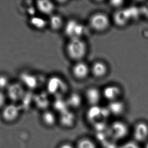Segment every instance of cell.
Returning a JSON list of instances; mask_svg holds the SVG:
<instances>
[{
    "label": "cell",
    "mask_w": 148,
    "mask_h": 148,
    "mask_svg": "<svg viewBox=\"0 0 148 148\" xmlns=\"http://www.w3.org/2000/svg\"><path fill=\"white\" fill-rule=\"evenodd\" d=\"M30 23L34 28L41 30L48 25V22L41 16L34 15L30 18Z\"/></svg>",
    "instance_id": "21"
},
{
    "label": "cell",
    "mask_w": 148,
    "mask_h": 148,
    "mask_svg": "<svg viewBox=\"0 0 148 148\" xmlns=\"http://www.w3.org/2000/svg\"><path fill=\"white\" fill-rule=\"evenodd\" d=\"M90 68L88 64L84 62H76L72 68V73L74 78L78 80H83L88 76Z\"/></svg>",
    "instance_id": "7"
},
{
    "label": "cell",
    "mask_w": 148,
    "mask_h": 148,
    "mask_svg": "<svg viewBox=\"0 0 148 148\" xmlns=\"http://www.w3.org/2000/svg\"><path fill=\"white\" fill-rule=\"evenodd\" d=\"M75 146L76 148H98L97 143L92 138L88 137L80 138Z\"/></svg>",
    "instance_id": "23"
},
{
    "label": "cell",
    "mask_w": 148,
    "mask_h": 148,
    "mask_svg": "<svg viewBox=\"0 0 148 148\" xmlns=\"http://www.w3.org/2000/svg\"><path fill=\"white\" fill-rule=\"evenodd\" d=\"M64 32L70 40L82 38L85 32V27L77 20L71 19L65 24Z\"/></svg>",
    "instance_id": "5"
},
{
    "label": "cell",
    "mask_w": 148,
    "mask_h": 148,
    "mask_svg": "<svg viewBox=\"0 0 148 148\" xmlns=\"http://www.w3.org/2000/svg\"><path fill=\"white\" fill-rule=\"evenodd\" d=\"M107 132L110 139L117 142L124 140L128 136L130 129L125 122L116 120L108 125Z\"/></svg>",
    "instance_id": "3"
},
{
    "label": "cell",
    "mask_w": 148,
    "mask_h": 148,
    "mask_svg": "<svg viewBox=\"0 0 148 148\" xmlns=\"http://www.w3.org/2000/svg\"><path fill=\"white\" fill-rule=\"evenodd\" d=\"M48 25L52 30L57 31L64 26V21L61 16L57 14H53L49 16L48 21Z\"/></svg>",
    "instance_id": "19"
},
{
    "label": "cell",
    "mask_w": 148,
    "mask_h": 148,
    "mask_svg": "<svg viewBox=\"0 0 148 148\" xmlns=\"http://www.w3.org/2000/svg\"><path fill=\"white\" fill-rule=\"evenodd\" d=\"M122 90L117 85L111 84L105 87L102 91V96L109 102L120 100L122 95Z\"/></svg>",
    "instance_id": "8"
},
{
    "label": "cell",
    "mask_w": 148,
    "mask_h": 148,
    "mask_svg": "<svg viewBox=\"0 0 148 148\" xmlns=\"http://www.w3.org/2000/svg\"><path fill=\"white\" fill-rule=\"evenodd\" d=\"M118 148H141L138 143L134 140H129L124 142L119 146Z\"/></svg>",
    "instance_id": "25"
},
{
    "label": "cell",
    "mask_w": 148,
    "mask_h": 148,
    "mask_svg": "<svg viewBox=\"0 0 148 148\" xmlns=\"http://www.w3.org/2000/svg\"><path fill=\"white\" fill-rule=\"evenodd\" d=\"M130 20L125 10H118L114 13L113 21L117 26L122 27L126 25Z\"/></svg>",
    "instance_id": "15"
},
{
    "label": "cell",
    "mask_w": 148,
    "mask_h": 148,
    "mask_svg": "<svg viewBox=\"0 0 148 148\" xmlns=\"http://www.w3.org/2000/svg\"><path fill=\"white\" fill-rule=\"evenodd\" d=\"M41 119L43 124L47 127L54 126L58 121L56 114L52 111L48 110L44 111Z\"/></svg>",
    "instance_id": "17"
},
{
    "label": "cell",
    "mask_w": 148,
    "mask_h": 148,
    "mask_svg": "<svg viewBox=\"0 0 148 148\" xmlns=\"http://www.w3.org/2000/svg\"><path fill=\"white\" fill-rule=\"evenodd\" d=\"M145 148H148V140L146 144V146L145 147Z\"/></svg>",
    "instance_id": "31"
},
{
    "label": "cell",
    "mask_w": 148,
    "mask_h": 148,
    "mask_svg": "<svg viewBox=\"0 0 148 148\" xmlns=\"http://www.w3.org/2000/svg\"><path fill=\"white\" fill-rule=\"evenodd\" d=\"M140 9L141 15L148 19V2L143 4Z\"/></svg>",
    "instance_id": "26"
},
{
    "label": "cell",
    "mask_w": 148,
    "mask_h": 148,
    "mask_svg": "<svg viewBox=\"0 0 148 148\" xmlns=\"http://www.w3.org/2000/svg\"><path fill=\"white\" fill-rule=\"evenodd\" d=\"M36 9L41 14L50 16L54 14L55 6L51 1H38L36 3Z\"/></svg>",
    "instance_id": "11"
},
{
    "label": "cell",
    "mask_w": 148,
    "mask_h": 148,
    "mask_svg": "<svg viewBox=\"0 0 148 148\" xmlns=\"http://www.w3.org/2000/svg\"><path fill=\"white\" fill-rule=\"evenodd\" d=\"M90 72L95 77L103 78L108 73V66L103 61H96L93 63L90 68Z\"/></svg>",
    "instance_id": "12"
},
{
    "label": "cell",
    "mask_w": 148,
    "mask_h": 148,
    "mask_svg": "<svg viewBox=\"0 0 148 148\" xmlns=\"http://www.w3.org/2000/svg\"><path fill=\"white\" fill-rule=\"evenodd\" d=\"M106 146L104 147V148H118L119 146H117L116 142L111 140L110 142L106 141Z\"/></svg>",
    "instance_id": "27"
},
{
    "label": "cell",
    "mask_w": 148,
    "mask_h": 148,
    "mask_svg": "<svg viewBox=\"0 0 148 148\" xmlns=\"http://www.w3.org/2000/svg\"><path fill=\"white\" fill-rule=\"evenodd\" d=\"M20 114V109L15 105H9L4 108L2 116L7 122H14L18 118Z\"/></svg>",
    "instance_id": "10"
},
{
    "label": "cell",
    "mask_w": 148,
    "mask_h": 148,
    "mask_svg": "<svg viewBox=\"0 0 148 148\" xmlns=\"http://www.w3.org/2000/svg\"><path fill=\"white\" fill-rule=\"evenodd\" d=\"M58 148H76L75 146L71 144L70 143H63L60 145Z\"/></svg>",
    "instance_id": "28"
},
{
    "label": "cell",
    "mask_w": 148,
    "mask_h": 148,
    "mask_svg": "<svg viewBox=\"0 0 148 148\" xmlns=\"http://www.w3.org/2000/svg\"><path fill=\"white\" fill-rule=\"evenodd\" d=\"M122 1H111L110 2V5L113 7H119L122 5Z\"/></svg>",
    "instance_id": "29"
},
{
    "label": "cell",
    "mask_w": 148,
    "mask_h": 148,
    "mask_svg": "<svg viewBox=\"0 0 148 148\" xmlns=\"http://www.w3.org/2000/svg\"><path fill=\"white\" fill-rule=\"evenodd\" d=\"M66 51L69 58L76 62L81 61L86 55L88 47L82 38L69 40L66 45Z\"/></svg>",
    "instance_id": "1"
},
{
    "label": "cell",
    "mask_w": 148,
    "mask_h": 148,
    "mask_svg": "<svg viewBox=\"0 0 148 148\" xmlns=\"http://www.w3.org/2000/svg\"><path fill=\"white\" fill-rule=\"evenodd\" d=\"M107 108L110 114L115 116H119L122 115L125 111V105L121 100H118L109 102Z\"/></svg>",
    "instance_id": "14"
},
{
    "label": "cell",
    "mask_w": 148,
    "mask_h": 148,
    "mask_svg": "<svg viewBox=\"0 0 148 148\" xmlns=\"http://www.w3.org/2000/svg\"><path fill=\"white\" fill-rule=\"evenodd\" d=\"M89 25L95 32H104L107 30L110 26V18L104 13H96L93 14L90 18Z\"/></svg>",
    "instance_id": "4"
},
{
    "label": "cell",
    "mask_w": 148,
    "mask_h": 148,
    "mask_svg": "<svg viewBox=\"0 0 148 148\" xmlns=\"http://www.w3.org/2000/svg\"><path fill=\"white\" fill-rule=\"evenodd\" d=\"M53 107L59 114L68 110V104L66 100H64L63 97L55 98L53 103Z\"/></svg>",
    "instance_id": "24"
},
{
    "label": "cell",
    "mask_w": 148,
    "mask_h": 148,
    "mask_svg": "<svg viewBox=\"0 0 148 148\" xmlns=\"http://www.w3.org/2000/svg\"><path fill=\"white\" fill-rule=\"evenodd\" d=\"M47 90L49 95L55 97L62 98L68 90V86L64 79L59 76H52L47 83Z\"/></svg>",
    "instance_id": "2"
},
{
    "label": "cell",
    "mask_w": 148,
    "mask_h": 148,
    "mask_svg": "<svg viewBox=\"0 0 148 148\" xmlns=\"http://www.w3.org/2000/svg\"><path fill=\"white\" fill-rule=\"evenodd\" d=\"M9 96L12 100L17 101L23 98L25 94V90L23 86L20 84H13L10 87L9 91Z\"/></svg>",
    "instance_id": "16"
},
{
    "label": "cell",
    "mask_w": 148,
    "mask_h": 148,
    "mask_svg": "<svg viewBox=\"0 0 148 148\" xmlns=\"http://www.w3.org/2000/svg\"><path fill=\"white\" fill-rule=\"evenodd\" d=\"M5 102V99L3 95L0 92V108H2Z\"/></svg>",
    "instance_id": "30"
},
{
    "label": "cell",
    "mask_w": 148,
    "mask_h": 148,
    "mask_svg": "<svg viewBox=\"0 0 148 148\" xmlns=\"http://www.w3.org/2000/svg\"><path fill=\"white\" fill-rule=\"evenodd\" d=\"M48 94L45 92H40L34 96V102L38 108L41 109L47 110V108L49 105L50 102Z\"/></svg>",
    "instance_id": "20"
},
{
    "label": "cell",
    "mask_w": 148,
    "mask_h": 148,
    "mask_svg": "<svg viewBox=\"0 0 148 148\" xmlns=\"http://www.w3.org/2000/svg\"><path fill=\"white\" fill-rule=\"evenodd\" d=\"M134 141L138 143L147 142L148 140V124L144 121L136 123L133 130Z\"/></svg>",
    "instance_id": "6"
},
{
    "label": "cell",
    "mask_w": 148,
    "mask_h": 148,
    "mask_svg": "<svg viewBox=\"0 0 148 148\" xmlns=\"http://www.w3.org/2000/svg\"><path fill=\"white\" fill-rule=\"evenodd\" d=\"M68 107L78 108L82 104V99L77 92H72L66 99Z\"/></svg>",
    "instance_id": "22"
},
{
    "label": "cell",
    "mask_w": 148,
    "mask_h": 148,
    "mask_svg": "<svg viewBox=\"0 0 148 148\" xmlns=\"http://www.w3.org/2000/svg\"><path fill=\"white\" fill-rule=\"evenodd\" d=\"M85 97L86 101L90 106L99 105L102 97V93L98 88L90 87L86 92Z\"/></svg>",
    "instance_id": "9"
},
{
    "label": "cell",
    "mask_w": 148,
    "mask_h": 148,
    "mask_svg": "<svg viewBox=\"0 0 148 148\" xmlns=\"http://www.w3.org/2000/svg\"><path fill=\"white\" fill-rule=\"evenodd\" d=\"M76 117L73 112L69 110H66L60 114L59 121L62 126L70 128L74 125Z\"/></svg>",
    "instance_id": "13"
},
{
    "label": "cell",
    "mask_w": 148,
    "mask_h": 148,
    "mask_svg": "<svg viewBox=\"0 0 148 148\" xmlns=\"http://www.w3.org/2000/svg\"><path fill=\"white\" fill-rule=\"evenodd\" d=\"M21 78L24 86L30 90H34L38 86V78L33 74L25 73L22 74Z\"/></svg>",
    "instance_id": "18"
}]
</instances>
